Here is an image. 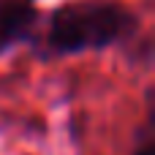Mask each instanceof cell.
I'll list each match as a JSON object with an SVG mask.
<instances>
[{"instance_id":"3957f363","label":"cell","mask_w":155,"mask_h":155,"mask_svg":"<svg viewBox=\"0 0 155 155\" xmlns=\"http://www.w3.org/2000/svg\"><path fill=\"white\" fill-rule=\"evenodd\" d=\"M134 155H155V142H153V131H150V120H147V125L142 128V139H139Z\"/></svg>"},{"instance_id":"7a4b0ae2","label":"cell","mask_w":155,"mask_h":155,"mask_svg":"<svg viewBox=\"0 0 155 155\" xmlns=\"http://www.w3.org/2000/svg\"><path fill=\"white\" fill-rule=\"evenodd\" d=\"M41 11L35 0H0V57L11 49L30 44Z\"/></svg>"},{"instance_id":"6da1fadb","label":"cell","mask_w":155,"mask_h":155,"mask_svg":"<svg viewBox=\"0 0 155 155\" xmlns=\"http://www.w3.org/2000/svg\"><path fill=\"white\" fill-rule=\"evenodd\" d=\"M30 52L38 60L79 57L87 52L125 49L134 60L147 63L136 46L147 49L150 35L144 33L142 16L123 0H65L38 19L30 38Z\"/></svg>"}]
</instances>
